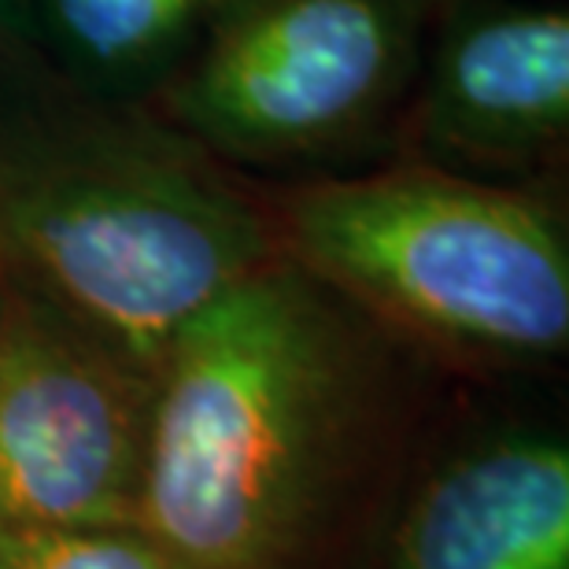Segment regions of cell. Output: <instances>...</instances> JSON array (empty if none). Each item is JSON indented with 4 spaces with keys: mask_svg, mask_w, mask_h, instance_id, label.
Listing matches in <instances>:
<instances>
[{
    "mask_svg": "<svg viewBox=\"0 0 569 569\" xmlns=\"http://www.w3.org/2000/svg\"><path fill=\"white\" fill-rule=\"evenodd\" d=\"M429 367L270 259L159 356L141 529L181 569H359L418 459Z\"/></svg>",
    "mask_w": 569,
    "mask_h": 569,
    "instance_id": "1",
    "label": "cell"
},
{
    "mask_svg": "<svg viewBox=\"0 0 569 569\" xmlns=\"http://www.w3.org/2000/svg\"><path fill=\"white\" fill-rule=\"evenodd\" d=\"M443 0H230L163 122L222 167H318L392 116Z\"/></svg>",
    "mask_w": 569,
    "mask_h": 569,
    "instance_id": "4",
    "label": "cell"
},
{
    "mask_svg": "<svg viewBox=\"0 0 569 569\" xmlns=\"http://www.w3.org/2000/svg\"><path fill=\"white\" fill-rule=\"evenodd\" d=\"M38 38L33 0H0V44H16Z\"/></svg>",
    "mask_w": 569,
    "mask_h": 569,
    "instance_id": "10",
    "label": "cell"
},
{
    "mask_svg": "<svg viewBox=\"0 0 569 569\" xmlns=\"http://www.w3.org/2000/svg\"><path fill=\"white\" fill-rule=\"evenodd\" d=\"M278 256L418 351L529 373L569 348V237L537 192L429 163L322 178L270 208Z\"/></svg>",
    "mask_w": 569,
    "mask_h": 569,
    "instance_id": "3",
    "label": "cell"
},
{
    "mask_svg": "<svg viewBox=\"0 0 569 569\" xmlns=\"http://www.w3.org/2000/svg\"><path fill=\"white\" fill-rule=\"evenodd\" d=\"M0 569H181L144 529H0Z\"/></svg>",
    "mask_w": 569,
    "mask_h": 569,
    "instance_id": "9",
    "label": "cell"
},
{
    "mask_svg": "<svg viewBox=\"0 0 569 569\" xmlns=\"http://www.w3.org/2000/svg\"><path fill=\"white\" fill-rule=\"evenodd\" d=\"M270 259V208L170 122L0 108V270L141 367Z\"/></svg>",
    "mask_w": 569,
    "mask_h": 569,
    "instance_id": "2",
    "label": "cell"
},
{
    "mask_svg": "<svg viewBox=\"0 0 569 569\" xmlns=\"http://www.w3.org/2000/svg\"><path fill=\"white\" fill-rule=\"evenodd\" d=\"M230 0H33L38 38L78 82L119 97L163 78Z\"/></svg>",
    "mask_w": 569,
    "mask_h": 569,
    "instance_id": "8",
    "label": "cell"
},
{
    "mask_svg": "<svg viewBox=\"0 0 569 569\" xmlns=\"http://www.w3.org/2000/svg\"><path fill=\"white\" fill-rule=\"evenodd\" d=\"M359 569H569V440L492 418L418 455Z\"/></svg>",
    "mask_w": 569,
    "mask_h": 569,
    "instance_id": "6",
    "label": "cell"
},
{
    "mask_svg": "<svg viewBox=\"0 0 569 569\" xmlns=\"http://www.w3.org/2000/svg\"><path fill=\"white\" fill-rule=\"evenodd\" d=\"M152 415L156 370L11 284L0 318V529H141Z\"/></svg>",
    "mask_w": 569,
    "mask_h": 569,
    "instance_id": "5",
    "label": "cell"
},
{
    "mask_svg": "<svg viewBox=\"0 0 569 569\" xmlns=\"http://www.w3.org/2000/svg\"><path fill=\"white\" fill-rule=\"evenodd\" d=\"M8 292H11V284L4 278V270H0V318H4V307H8Z\"/></svg>",
    "mask_w": 569,
    "mask_h": 569,
    "instance_id": "11",
    "label": "cell"
},
{
    "mask_svg": "<svg viewBox=\"0 0 569 569\" xmlns=\"http://www.w3.org/2000/svg\"><path fill=\"white\" fill-rule=\"evenodd\" d=\"M566 130V8L503 0L443 22L415 108L422 163L492 181L551 156Z\"/></svg>",
    "mask_w": 569,
    "mask_h": 569,
    "instance_id": "7",
    "label": "cell"
}]
</instances>
